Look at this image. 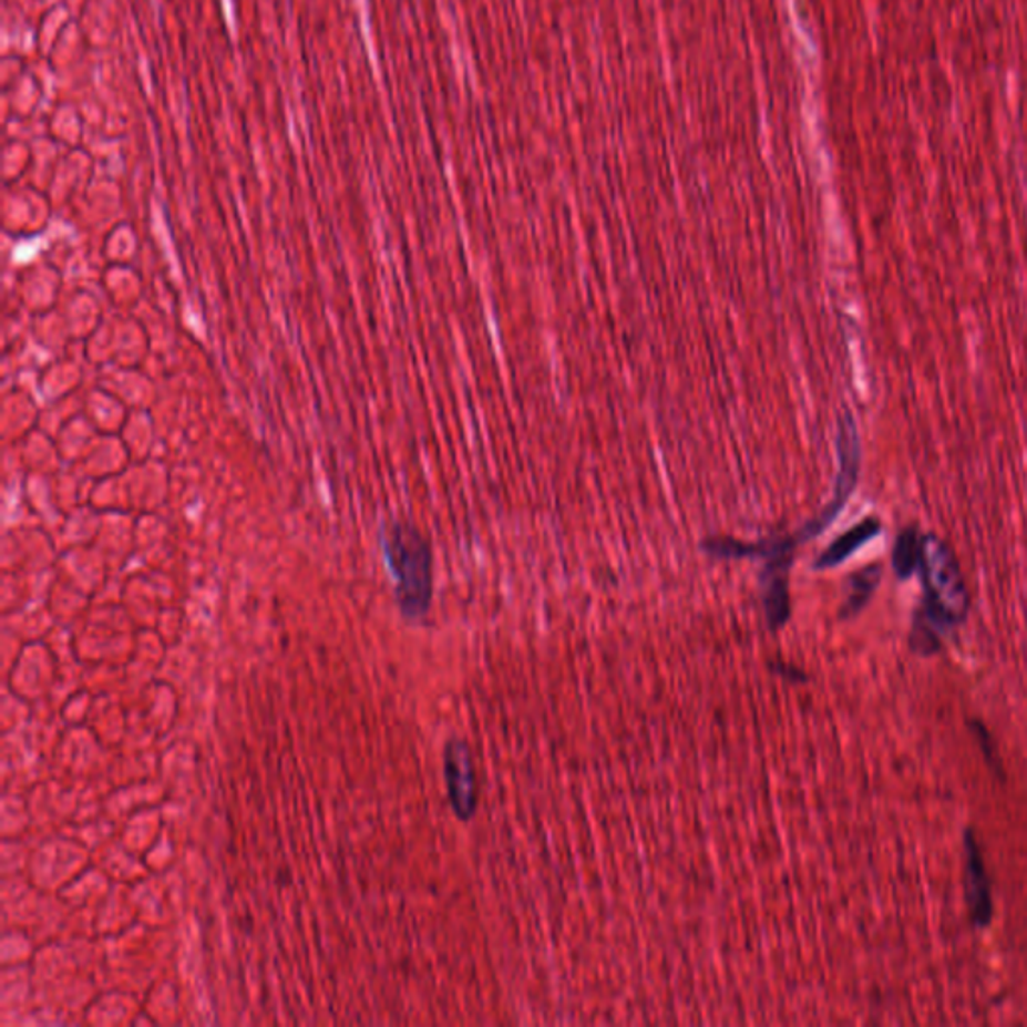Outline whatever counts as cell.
I'll use <instances>...</instances> for the list:
<instances>
[{
  "instance_id": "1",
  "label": "cell",
  "mask_w": 1027,
  "mask_h": 1027,
  "mask_svg": "<svg viewBox=\"0 0 1027 1027\" xmlns=\"http://www.w3.org/2000/svg\"><path fill=\"white\" fill-rule=\"evenodd\" d=\"M383 551L392 571L400 610L408 618H422L434 593L430 544L410 522H393L386 532Z\"/></svg>"
},
{
  "instance_id": "2",
  "label": "cell",
  "mask_w": 1027,
  "mask_h": 1027,
  "mask_svg": "<svg viewBox=\"0 0 1027 1027\" xmlns=\"http://www.w3.org/2000/svg\"><path fill=\"white\" fill-rule=\"evenodd\" d=\"M920 568L925 588L920 616L939 630L959 625L969 608V594L952 551L939 538L923 536Z\"/></svg>"
},
{
  "instance_id": "3",
  "label": "cell",
  "mask_w": 1027,
  "mask_h": 1027,
  "mask_svg": "<svg viewBox=\"0 0 1027 1027\" xmlns=\"http://www.w3.org/2000/svg\"><path fill=\"white\" fill-rule=\"evenodd\" d=\"M444 777L450 805L458 819L468 821L476 811V777L466 742L458 739L445 742Z\"/></svg>"
},
{
  "instance_id": "4",
  "label": "cell",
  "mask_w": 1027,
  "mask_h": 1027,
  "mask_svg": "<svg viewBox=\"0 0 1027 1027\" xmlns=\"http://www.w3.org/2000/svg\"><path fill=\"white\" fill-rule=\"evenodd\" d=\"M839 455H841V472L836 477L835 499L831 500V504L821 512V516H817L813 522L807 524L805 530L809 536H815L831 524V520L835 518L839 510L843 509V504L848 502L857 482L859 438L851 418L843 422L841 432H839Z\"/></svg>"
},
{
  "instance_id": "5",
  "label": "cell",
  "mask_w": 1027,
  "mask_h": 1027,
  "mask_svg": "<svg viewBox=\"0 0 1027 1027\" xmlns=\"http://www.w3.org/2000/svg\"><path fill=\"white\" fill-rule=\"evenodd\" d=\"M965 890L967 903L977 925H987L992 922V895H989V881L985 875L984 859L975 845L974 836H967L965 843Z\"/></svg>"
},
{
  "instance_id": "6",
  "label": "cell",
  "mask_w": 1027,
  "mask_h": 1027,
  "mask_svg": "<svg viewBox=\"0 0 1027 1027\" xmlns=\"http://www.w3.org/2000/svg\"><path fill=\"white\" fill-rule=\"evenodd\" d=\"M793 554L773 556L769 558L764 571V613L771 628H779L787 623L791 604H789V586H787V571L791 566Z\"/></svg>"
},
{
  "instance_id": "7",
  "label": "cell",
  "mask_w": 1027,
  "mask_h": 1027,
  "mask_svg": "<svg viewBox=\"0 0 1027 1027\" xmlns=\"http://www.w3.org/2000/svg\"><path fill=\"white\" fill-rule=\"evenodd\" d=\"M880 532L881 524L877 520H863L861 524L845 532L839 541L833 542V544L819 556V561L815 562V568L825 571V568H833L836 564L848 561L853 552L861 548V546H863L865 542L871 541L873 536H877Z\"/></svg>"
},
{
  "instance_id": "8",
  "label": "cell",
  "mask_w": 1027,
  "mask_h": 1027,
  "mask_svg": "<svg viewBox=\"0 0 1027 1027\" xmlns=\"http://www.w3.org/2000/svg\"><path fill=\"white\" fill-rule=\"evenodd\" d=\"M922 561V538L917 530L907 528L900 536L895 554H893V566L900 578H910L915 573Z\"/></svg>"
},
{
  "instance_id": "9",
  "label": "cell",
  "mask_w": 1027,
  "mask_h": 1027,
  "mask_svg": "<svg viewBox=\"0 0 1027 1027\" xmlns=\"http://www.w3.org/2000/svg\"><path fill=\"white\" fill-rule=\"evenodd\" d=\"M880 566H869V568H863L861 573L851 578V594H849L848 603L843 606L841 615H857L859 610L867 603L871 593L875 590L877 583H880Z\"/></svg>"
}]
</instances>
